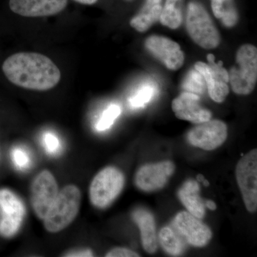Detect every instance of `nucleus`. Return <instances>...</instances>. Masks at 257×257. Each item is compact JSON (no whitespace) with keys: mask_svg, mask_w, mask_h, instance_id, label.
<instances>
[{"mask_svg":"<svg viewBox=\"0 0 257 257\" xmlns=\"http://www.w3.org/2000/svg\"><path fill=\"white\" fill-rule=\"evenodd\" d=\"M124 176L114 167L98 172L89 186V199L94 207L105 209L110 206L124 188Z\"/></svg>","mask_w":257,"mask_h":257,"instance_id":"5","label":"nucleus"},{"mask_svg":"<svg viewBox=\"0 0 257 257\" xmlns=\"http://www.w3.org/2000/svg\"><path fill=\"white\" fill-rule=\"evenodd\" d=\"M74 1H76L77 3H80V4L82 5H92L95 4L98 0H74Z\"/></svg>","mask_w":257,"mask_h":257,"instance_id":"29","label":"nucleus"},{"mask_svg":"<svg viewBox=\"0 0 257 257\" xmlns=\"http://www.w3.org/2000/svg\"><path fill=\"white\" fill-rule=\"evenodd\" d=\"M186 28L197 45L212 50L220 44V35L207 10L200 3L191 2L187 8Z\"/></svg>","mask_w":257,"mask_h":257,"instance_id":"3","label":"nucleus"},{"mask_svg":"<svg viewBox=\"0 0 257 257\" xmlns=\"http://www.w3.org/2000/svg\"><path fill=\"white\" fill-rule=\"evenodd\" d=\"M202 183L204 186H205V187L209 186V181L207 180V179H204V180H203Z\"/></svg>","mask_w":257,"mask_h":257,"instance_id":"32","label":"nucleus"},{"mask_svg":"<svg viewBox=\"0 0 257 257\" xmlns=\"http://www.w3.org/2000/svg\"><path fill=\"white\" fill-rule=\"evenodd\" d=\"M187 141L192 146L207 151L216 150L227 138V126L221 120H209L198 124L187 134Z\"/></svg>","mask_w":257,"mask_h":257,"instance_id":"10","label":"nucleus"},{"mask_svg":"<svg viewBox=\"0 0 257 257\" xmlns=\"http://www.w3.org/2000/svg\"><path fill=\"white\" fill-rule=\"evenodd\" d=\"M174 226L187 243L195 247L205 246L212 237L209 226L189 211L179 212L174 219Z\"/></svg>","mask_w":257,"mask_h":257,"instance_id":"12","label":"nucleus"},{"mask_svg":"<svg viewBox=\"0 0 257 257\" xmlns=\"http://www.w3.org/2000/svg\"><path fill=\"white\" fill-rule=\"evenodd\" d=\"M175 170V165L171 161L144 165L135 175V184L145 192L159 190L165 187Z\"/></svg>","mask_w":257,"mask_h":257,"instance_id":"13","label":"nucleus"},{"mask_svg":"<svg viewBox=\"0 0 257 257\" xmlns=\"http://www.w3.org/2000/svg\"><path fill=\"white\" fill-rule=\"evenodd\" d=\"M3 73L18 87L35 91H47L61 79L60 69L49 57L36 52H20L5 60Z\"/></svg>","mask_w":257,"mask_h":257,"instance_id":"1","label":"nucleus"},{"mask_svg":"<svg viewBox=\"0 0 257 257\" xmlns=\"http://www.w3.org/2000/svg\"><path fill=\"white\" fill-rule=\"evenodd\" d=\"M59 192L57 179L50 171H42L35 176L30 187V202L34 212L39 219H45Z\"/></svg>","mask_w":257,"mask_h":257,"instance_id":"7","label":"nucleus"},{"mask_svg":"<svg viewBox=\"0 0 257 257\" xmlns=\"http://www.w3.org/2000/svg\"><path fill=\"white\" fill-rule=\"evenodd\" d=\"M206 87L207 84L202 74L194 68L189 71L182 83V89L186 92L193 93L197 95L204 94Z\"/></svg>","mask_w":257,"mask_h":257,"instance_id":"22","label":"nucleus"},{"mask_svg":"<svg viewBox=\"0 0 257 257\" xmlns=\"http://www.w3.org/2000/svg\"><path fill=\"white\" fill-rule=\"evenodd\" d=\"M68 0H10V8L15 14L26 18H41L59 14Z\"/></svg>","mask_w":257,"mask_h":257,"instance_id":"14","label":"nucleus"},{"mask_svg":"<svg viewBox=\"0 0 257 257\" xmlns=\"http://www.w3.org/2000/svg\"><path fill=\"white\" fill-rule=\"evenodd\" d=\"M211 10L216 18L221 20L224 26L232 28L239 17L234 0H211Z\"/></svg>","mask_w":257,"mask_h":257,"instance_id":"19","label":"nucleus"},{"mask_svg":"<svg viewBox=\"0 0 257 257\" xmlns=\"http://www.w3.org/2000/svg\"><path fill=\"white\" fill-rule=\"evenodd\" d=\"M236 177L245 207L249 212L257 209V150L243 155L236 167Z\"/></svg>","mask_w":257,"mask_h":257,"instance_id":"6","label":"nucleus"},{"mask_svg":"<svg viewBox=\"0 0 257 257\" xmlns=\"http://www.w3.org/2000/svg\"><path fill=\"white\" fill-rule=\"evenodd\" d=\"M162 3V0H146L140 13L130 21L132 28L140 32L147 31L160 20Z\"/></svg>","mask_w":257,"mask_h":257,"instance_id":"18","label":"nucleus"},{"mask_svg":"<svg viewBox=\"0 0 257 257\" xmlns=\"http://www.w3.org/2000/svg\"><path fill=\"white\" fill-rule=\"evenodd\" d=\"M197 181L189 179L182 185L178 192L180 202L192 215L202 219L205 214V206L199 196Z\"/></svg>","mask_w":257,"mask_h":257,"instance_id":"17","label":"nucleus"},{"mask_svg":"<svg viewBox=\"0 0 257 257\" xmlns=\"http://www.w3.org/2000/svg\"><path fill=\"white\" fill-rule=\"evenodd\" d=\"M161 245L166 252L172 256H180L184 251V244L179 235L170 227H164L159 234Z\"/></svg>","mask_w":257,"mask_h":257,"instance_id":"20","label":"nucleus"},{"mask_svg":"<svg viewBox=\"0 0 257 257\" xmlns=\"http://www.w3.org/2000/svg\"><path fill=\"white\" fill-rule=\"evenodd\" d=\"M121 112V107L117 104H113L108 106L98 120L96 124V130L99 132L109 130Z\"/></svg>","mask_w":257,"mask_h":257,"instance_id":"23","label":"nucleus"},{"mask_svg":"<svg viewBox=\"0 0 257 257\" xmlns=\"http://www.w3.org/2000/svg\"><path fill=\"white\" fill-rule=\"evenodd\" d=\"M145 47L170 70H177L184 64L185 57L179 44L167 37L152 35L145 41Z\"/></svg>","mask_w":257,"mask_h":257,"instance_id":"11","label":"nucleus"},{"mask_svg":"<svg viewBox=\"0 0 257 257\" xmlns=\"http://www.w3.org/2000/svg\"><path fill=\"white\" fill-rule=\"evenodd\" d=\"M178 1L179 0H166L161 13V24L172 30L178 28L182 22V13L181 10L177 8V3Z\"/></svg>","mask_w":257,"mask_h":257,"instance_id":"21","label":"nucleus"},{"mask_svg":"<svg viewBox=\"0 0 257 257\" xmlns=\"http://www.w3.org/2000/svg\"><path fill=\"white\" fill-rule=\"evenodd\" d=\"M228 73L230 85L235 94H251L257 81L256 47L249 44L240 47L236 52V65Z\"/></svg>","mask_w":257,"mask_h":257,"instance_id":"4","label":"nucleus"},{"mask_svg":"<svg viewBox=\"0 0 257 257\" xmlns=\"http://www.w3.org/2000/svg\"><path fill=\"white\" fill-rule=\"evenodd\" d=\"M43 145L46 151L51 155H55L60 151V141L55 134L45 133L43 136Z\"/></svg>","mask_w":257,"mask_h":257,"instance_id":"26","label":"nucleus"},{"mask_svg":"<svg viewBox=\"0 0 257 257\" xmlns=\"http://www.w3.org/2000/svg\"><path fill=\"white\" fill-rule=\"evenodd\" d=\"M200 97L197 94L184 92L172 101V110L179 119L186 120L194 124L209 121L211 112L200 104Z\"/></svg>","mask_w":257,"mask_h":257,"instance_id":"15","label":"nucleus"},{"mask_svg":"<svg viewBox=\"0 0 257 257\" xmlns=\"http://www.w3.org/2000/svg\"><path fill=\"white\" fill-rule=\"evenodd\" d=\"M126 1H132V0H126Z\"/></svg>","mask_w":257,"mask_h":257,"instance_id":"33","label":"nucleus"},{"mask_svg":"<svg viewBox=\"0 0 257 257\" xmlns=\"http://www.w3.org/2000/svg\"><path fill=\"white\" fill-rule=\"evenodd\" d=\"M208 63L197 62L194 69L199 71L205 79L208 92L211 99L216 102H223L229 93V73L223 67V62H215V57L212 54L207 55Z\"/></svg>","mask_w":257,"mask_h":257,"instance_id":"9","label":"nucleus"},{"mask_svg":"<svg viewBox=\"0 0 257 257\" xmlns=\"http://www.w3.org/2000/svg\"><path fill=\"white\" fill-rule=\"evenodd\" d=\"M11 155L13 163L19 170H25L30 167L31 159L24 149L16 147L12 151Z\"/></svg>","mask_w":257,"mask_h":257,"instance_id":"25","label":"nucleus"},{"mask_svg":"<svg viewBox=\"0 0 257 257\" xmlns=\"http://www.w3.org/2000/svg\"><path fill=\"white\" fill-rule=\"evenodd\" d=\"M197 179L198 182H202L203 180H204V176H203L202 175H201V174H199V175H198L197 176Z\"/></svg>","mask_w":257,"mask_h":257,"instance_id":"31","label":"nucleus"},{"mask_svg":"<svg viewBox=\"0 0 257 257\" xmlns=\"http://www.w3.org/2000/svg\"><path fill=\"white\" fill-rule=\"evenodd\" d=\"M155 94V87L151 85H145L130 98V105L135 108L143 107L151 100Z\"/></svg>","mask_w":257,"mask_h":257,"instance_id":"24","label":"nucleus"},{"mask_svg":"<svg viewBox=\"0 0 257 257\" xmlns=\"http://www.w3.org/2000/svg\"><path fill=\"white\" fill-rule=\"evenodd\" d=\"M133 220L138 225L143 246L147 252H156L157 240L156 224L151 212L144 209H136L133 214Z\"/></svg>","mask_w":257,"mask_h":257,"instance_id":"16","label":"nucleus"},{"mask_svg":"<svg viewBox=\"0 0 257 257\" xmlns=\"http://www.w3.org/2000/svg\"><path fill=\"white\" fill-rule=\"evenodd\" d=\"M25 207L21 199L8 189H0V235L14 236L23 224Z\"/></svg>","mask_w":257,"mask_h":257,"instance_id":"8","label":"nucleus"},{"mask_svg":"<svg viewBox=\"0 0 257 257\" xmlns=\"http://www.w3.org/2000/svg\"><path fill=\"white\" fill-rule=\"evenodd\" d=\"M205 205L209 208L210 210L214 211L216 210V205L215 202H213L211 200H207L205 203Z\"/></svg>","mask_w":257,"mask_h":257,"instance_id":"30","label":"nucleus"},{"mask_svg":"<svg viewBox=\"0 0 257 257\" xmlns=\"http://www.w3.org/2000/svg\"><path fill=\"white\" fill-rule=\"evenodd\" d=\"M82 193L77 185L69 184L61 189L43 219L48 232L55 234L68 227L78 215Z\"/></svg>","mask_w":257,"mask_h":257,"instance_id":"2","label":"nucleus"},{"mask_svg":"<svg viewBox=\"0 0 257 257\" xmlns=\"http://www.w3.org/2000/svg\"><path fill=\"white\" fill-rule=\"evenodd\" d=\"M106 257H138L140 254L130 248L116 247L106 253Z\"/></svg>","mask_w":257,"mask_h":257,"instance_id":"27","label":"nucleus"},{"mask_svg":"<svg viewBox=\"0 0 257 257\" xmlns=\"http://www.w3.org/2000/svg\"><path fill=\"white\" fill-rule=\"evenodd\" d=\"M63 256L69 257L93 256H94V252H93L92 250L90 249V248H77V249L67 251V252L64 253Z\"/></svg>","mask_w":257,"mask_h":257,"instance_id":"28","label":"nucleus"}]
</instances>
